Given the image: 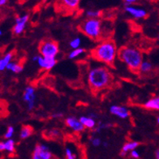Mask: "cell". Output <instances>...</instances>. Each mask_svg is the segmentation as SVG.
I'll return each instance as SVG.
<instances>
[{"label": "cell", "mask_w": 159, "mask_h": 159, "mask_svg": "<svg viewBox=\"0 0 159 159\" xmlns=\"http://www.w3.org/2000/svg\"><path fill=\"white\" fill-rule=\"evenodd\" d=\"M113 81V75L108 68L97 67L90 69L88 73V83L93 92L109 87Z\"/></svg>", "instance_id": "cell-1"}, {"label": "cell", "mask_w": 159, "mask_h": 159, "mask_svg": "<svg viewBox=\"0 0 159 159\" xmlns=\"http://www.w3.org/2000/svg\"><path fill=\"white\" fill-rule=\"evenodd\" d=\"M91 55L96 60L110 66H113L118 55V50L113 41L106 40L100 42L92 50Z\"/></svg>", "instance_id": "cell-2"}, {"label": "cell", "mask_w": 159, "mask_h": 159, "mask_svg": "<svg viewBox=\"0 0 159 159\" xmlns=\"http://www.w3.org/2000/svg\"><path fill=\"white\" fill-rule=\"evenodd\" d=\"M119 59L123 61L132 71H139V68L143 62V55L140 50L134 47L124 46L118 52Z\"/></svg>", "instance_id": "cell-3"}, {"label": "cell", "mask_w": 159, "mask_h": 159, "mask_svg": "<svg viewBox=\"0 0 159 159\" xmlns=\"http://www.w3.org/2000/svg\"><path fill=\"white\" fill-rule=\"evenodd\" d=\"M80 30L93 40H98L102 36V23L99 19H87L80 25Z\"/></svg>", "instance_id": "cell-4"}, {"label": "cell", "mask_w": 159, "mask_h": 159, "mask_svg": "<svg viewBox=\"0 0 159 159\" xmlns=\"http://www.w3.org/2000/svg\"><path fill=\"white\" fill-rule=\"evenodd\" d=\"M59 45L53 40H45L39 45L40 55L47 58H55L59 54Z\"/></svg>", "instance_id": "cell-5"}, {"label": "cell", "mask_w": 159, "mask_h": 159, "mask_svg": "<svg viewBox=\"0 0 159 159\" xmlns=\"http://www.w3.org/2000/svg\"><path fill=\"white\" fill-rule=\"evenodd\" d=\"M80 0H57L56 7L61 12L70 13L79 7Z\"/></svg>", "instance_id": "cell-6"}, {"label": "cell", "mask_w": 159, "mask_h": 159, "mask_svg": "<svg viewBox=\"0 0 159 159\" xmlns=\"http://www.w3.org/2000/svg\"><path fill=\"white\" fill-rule=\"evenodd\" d=\"M32 157L33 159H51L52 153L47 145L44 144H38L34 148Z\"/></svg>", "instance_id": "cell-7"}, {"label": "cell", "mask_w": 159, "mask_h": 159, "mask_svg": "<svg viewBox=\"0 0 159 159\" xmlns=\"http://www.w3.org/2000/svg\"><path fill=\"white\" fill-rule=\"evenodd\" d=\"M23 100L27 104L28 110L30 111H33L35 107L36 102L35 89L33 86H27L25 88L23 94Z\"/></svg>", "instance_id": "cell-8"}, {"label": "cell", "mask_w": 159, "mask_h": 159, "mask_svg": "<svg viewBox=\"0 0 159 159\" xmlns=\"http://www.w3.org/2000/svg\"><path fill=\"white\" fill-rule=\"evenodd\" d=\"M30 20V15L25 14L20 16H17L15 20V25L13 27V34L16 35H20L25 31L26 25Z\"/></svg>", "instance_id": "cell-9"}, {"label": "cell", "mask_w": 159, "mask_h": 159, "mask_svg": "<svg viewBox=\"0 0 159 159\" xmlns=\"http://www.w3.org/2000/svg\"><path fill=\"white\" fill-rule=\"evenodd\" d=\"M124 10L128 15L136 20L144 19L147 16V11L144 9L138 7H135L133 5H126Z\"/></svg>", "instance_id": "cell-10"}, {"label": "cell", "mask_w": 159, "mask_h": 159, "mask_svg": "<svg viewBox=\"0 0 159 159\" xmlns=\"http://www.w3.org/2000/svg\"><path fill=\"white\" fill-rule=\"evenodd\" d=\"M110 113L111 115H115L116 117L122 119H126L127 118L129 117L130 112L127 107L119 106V105H112L110 107Z\"/></svg>", "instance_id": "cell-11"}, {"label": "cell", "mask_w": 159, "mask_h": 159, "mask_svg": "<svg viewBox=\"0 0 159 159\" xmlns=\"http://www.w3.org/2000/svg\"><path fill=\"white\" fill-rule=\"evenodd\" d=\"M37 63L42 69L49 71V70L52 69L53 67H55L57 63V59L56 58H47V57H43L42 55H38Z\"/></svg>", "instance_id": "cell-12"}, {"label": "cell", "mask_w": 159, "mask_h": 159, "mask_svg": "<svg viewBox=\"0 0 159 159\" xmlns=\"http://www.w3.org/2000/svg\"><path fill=\"white\" fill-rule=\"evenodd\" d=\"M65 123H66L67 127H68L70 129L75 132H83L85 128L83 126V124L80 123V119H78L75 116H68L67 119H65Z\"/></svg>", "instance_id": "cell-13"}, {"label": "cell", "mask_w": 159, "mask_h": 159, "mask_svg": "<svg viewBox=\"0 0 159 159\" xmlns=\"http://www.w3.org/2000/svg\"><path fill=\"white\" fill-rule=\"evenodd\" d=\"M139 146V143L137 141H128L124 144V146L122 148L121 152H120V156L121 157H125L128 153H130L131 151L136 149V148Z\"/></svg>", "instance_id": "cell-14"}, {"label": "cell", "mask_w": 159, "mask_h": 159, "mask_svg": "<svg viewBox=\"0 0 159 159\" xmlns=\"http://www.w3.org/2000/svg\"><path fill=\"white\" fill-rule=\"evenodd\" d=\"M79 119L84 128H88V129H94L96 128L97 124H98L96 119H93L88 115L87 116H81Z\"/></svg>", "instance_id": "cell-15"}, {"label": "cell", "mask_w": 159, "mask_h": 159, "mask_svg": "<svg viewBox=\"0 0 159 159\" xmlns=\"http://www.w3.org/2000/svg\"><path fill=\"white\" fill-rule=\"evenodd\" d=\"M144 107L145 109L159 111V97H154L149 99L144 104Z\"/></svg>", "instance_id": "cell-16"}, {"label": "cell", "mask_w": 159, "mask_h": 159, "mask_svg": "<svg viewBox=\"0 0 159 159\" xmlns=\"http://www.w3.org/2000/svg\"><path fill=\"white\" fill-rule=\"evenodd\" d=\"M13 55H13L12 52L7 53L4 56L0 59V71H4L5 69H7V65L12 60Z\"/></svg>", "instance_id": "cell-17"}, {"label": "cell", "mask_w": 159, "mask_h": 159, "mask_svg": "<svg viewBox=\"0 0 159 159\" xmlns=\"http://www.w3.org/2000/svg\"><path fill=\"white\" fill-rule=\"evenodd\" d=\"M33 132H34V129H33L31 126L25 125L21 128L20 132V137L22 140L27 139L33 134Z\"/></svg>", "instance_id": "cell-18"}, {"label": "cell", "mask_w": 159, "mask_h": 159, "mask_svg": "<svg viewBox=\"0 0 159 159\" xmlns=\"http://www.w3.org/2000/svg\"><path fill=\"white\" fill-rule=\"evenodd\" d=\"M153 69V64L148 60H143L139 68L140 73H149Z\"/></svg>", "instance_id": "cell-19"}, {"label": "cell", "mask_w": 159, "mask_h": 159, "mask_svg": "<svg viewBox=\"0 0 159 159\" xmlns=\"http://www.w3.org/2000/svg\"><path fill=\"white\" fill-rule=\"evenodd\" d=\"M7 69L9 70V71H12L14 73H20L21 71H23V66L20 64V63H16V62H11L7 67Z\"/></svg>", "instance_id": "cell-20"}, {"label": "cell", "mask_w": 159, "mask_h": 159, "mask_svg": "<svg viewBox=\"0 0 159 159\" xmlns=\"http://www.w3.org/2000/svg\"><path fill=\"white\" fill-rule=\"evenodd\" d=\"M5 151L8 153H13L15 151V141L12 139H8L4 141Z\"/></svg>", "instance_id": "cell-21"}, {"label": "cell", "mask_w": 159, "mask_h": 159, "mask_svg": "<svg viewBox=\"0 0 159 159\" xmlns=\"http://www.w3.org/2000/svg\"><path fill=\"white\" fill-rule=\"evenodd\" d=\"M84 50L83 48H78V49H75V50H72L70 52V54L68 55V58L70 59H75L76 58H78L79 56L82 55L84 54Z\"/></svg>", "instance_id": "cell-22"}, {"label": "cell", "mask_w": 159, "mask_h": 159, "mask_svg": "<svg viewBox=\"0 0 159 159\" xmlns=\"http://www.w3.org/2000/svg\"><path fill=\"white\" fill-rule=\"evenodd\" d=\"M85 14L88 19H99V17L102 15V12L98 10H88Z\"/></svg>", "instance_id": "cell-23"}, {"label": "cell", "mask_w": 159, "mask_h": 159, "mask_svg": "<svg viewBox=\"0 0 159 159\" xmlns=\"http://www.w3.org/2000/svg\"><path fill=\"white\" fill-rule=\"evenodd\" d=\"M111 124H107V123H103V122H98V124H97L96 128H94V132L96 133H99L100 132L103 131V130H106L107 128H109L111 127Z\"/></svg>", "instance_id": "cell-24"}, {"label": "cell", "mask_w": 159, "mask_h": 159, "mask_svg": "<svg viewBox=\"0 0 159 159\" xmlns=\"http://www.w3.org/2000/svg\"><path fill=\"white\" fill-rule=\"evenodd\" d=\"M65 157H66V159H76L77 156H76V153L70 147H66V149H65Z\"/></svg>", "instance_id": "cell-25"}, {"label": "cell", "mask_w": 159, "mask_h": 159, "mask_svg": "<svg viewBox=\"0 0 159 159\" xmlns=\"http://www.w3.org/2000/svg\"><path fill=\"white\" fill-rule=\"evenodd\" d=\"M81 45V39L80 38H75L71 40L69 43V46L71 48H72V50H75V49L80 48V46Z\"/></svg>", "instance_id": "cell-26"}, {"label": "cell", "mask_w": 159, "mask_h": 159, "mask_svg": "<svg viewBox=\"0 0 159 159\" xmlns=\"http://www.w3.org/2000/svg\"><path fill=\"white\" fill-rule=\"evenodd\" d=\"M90 143L93 147H99L102 145V140H101L100 137H98V136H94V137H92L90 139Z\"/></svg>", "instance_id": "cell-27"}, {"label": "cell", "mask_w": 159, "mask_h": 159, "mask_svg": "<svg viewBox=\"0 0 159 159\" xmlns=\"http://www.w3.org/2000/svg\"><path fill=\"white\" fill-rule=\"evenodd\" d=\"M14 132H15V129L13 128L12 126H9L7 129V132L4 135V137L7 139V140H8V139H11V137L14 135Z\"/></svg>", "instance_id": "cell-28"}, {"label": "cell", "mask_w": 159, "mask_h": 159, "mask_svg": "<svg viewBox=\"0 0 159 159\" xmlns=\"http://www.w3.org/2000/svg\"><path fill=\"white\" fill-rule=\"evenodd\" d=\"M49 134L52 136V137H58V136H59L61 135V132L58 129H52L49 131Z\"/></svg>", "instance_id": "cell-29"}, {"label": "cell", "mask_w": 159, "mask_h": 159, "mask_svg": "<svg viewBox=\"0 0 159 159\" xmlns=\"http://www.w3.org/2000/svg\"><path fill=\"white\" fill-rule=\"evenodd\" d=\"M130 156H131L132 158L137 159L140 157V153H139L138 151L136 150V149H134V150H132L130 152Z\"/></svg>", "instance_id": "cell-30"}, {"label": "cell", "mask_w": 159, "mask_h": 159, "mask_svg": "<svg viewBox=\"0 0 159 159\" xmlns=\"http://www.w3.org/2000/svg\"><path fill=\"white\" fill-rule=\"evenodd\" d=\"M63 116V114L62 112H57V113H54L52 115V118H55V119H60Z\"/></svg>", "instance_id": "cell-31"}, {"label": "cell", "mask_w": 159, "mask_h": 159, "mask_svg": "<svg viewBox=\"0 0 159 159\" xmlns=\"http://www.w3.org/2000/svg\"><path fill=\"white\" fill-rule=\"evenodd\" d=\"M138 0H124V2H125L126 5H133V3L136 2Z\"/></svg>", "instance_id": "cell-32"}, {"label": "cell", "mask_w": 159, "mask_h": 159, "mask_svg": "<svg viewBox=\"0 0 159 159\" xmlns=\"http://www.w3.org/2000/svg\"><path fill=\"white\" fill-rule=\"evenodd\" d=\"M88 116H89V117L93 118V119H97L98 118V115H97L96 113H94V112H90V113L88 115Z\"/></svg>", "instance_id": "cell-33"}, {"label": "cell", "mask_w": 159, "mask_h": 159, "mask_svg": "<svg viewBox=\"0 0 159 159\" xmlns=\"http://www.w3.org/2000/svg\"><path fill=\"white\" fill-rule=\"evenodd\" d=\"M0 151H5L4 141H0Z\"/></svg>", "instance_id": "cell-34"}, {"label": "cell", "mask_w": 159, "mask_h": 159, "mask_svg": "<svg viewBox=\"0 0 159 159\" xmlns=\"http://www.w3.org/2000/svg\"><path fill=\"white\" fill-rule=\"evenodd\" d=\"M7 1H8V0H0V7L5 6V5L7 3Z\"/></svg>", "instance_id": "cell-35"}, {"label": "cell", "mask_w": 159, "mask_h": 159, "mask_svg": "<svg viewBox=\"0 0 159 159\" xmlns=\"http://www.w3.org/2000/svg\"><path fill=\"white\" fill-rule=\"evenodd\" d=\"M155 158L159 159V148H157L155 151Z\"/></svg>", "instance_id": "cell-36"}, {"label": "cell", "mask_w": 159, "mask_h": 159, "mask_svg": "<svg viewBox=\"0 0 159 159\" xmlns=\"http://www.w3.org/2000/svg\"><path fill=\"white\" fill-rule=\"evenodd\" d=\"M102 145L104 148H107V147H108L109 144H108V142H107V141H102Z\"/></svg>", "instance_id": "cell-37"}, {"label": "cell", "mask_w": 159, "mask_h": 159, "mask_svg": "<svg viewBox=\"0 0 159 159\" xmlns=\"http://www.w3.org/2000/svg\"><path fill=\"white\" fill-rule=\"evenodd\" d=\"M157 124H159V115L157 116Z\"/></svg>", "instance_id": "cell-38"}, {"label": "cell", "mask_w": 159, "mask_h": 159, "mask_svg": "<svg viewBox=\"0 0 159 159\" xmlns=\"http://www.w3.org/2000/svg\"><path fill=\"white\" fill-rule=\"evenodd\" d=\"M2 35V31L1 30H0V36Z\"/></svg>", "instance_id": "cell-39"}, {"label": "cell", "mask_w": 159, "mask_h": 159, "mask_svg": "<svg viewBox=\"0 0 159 159\" xmlns=\"http://www.w3.org/2000/svg\"><path fill=\"white\" fill-rule=\"evenodd\" d=\"M157 39H158V41H159V35H158V37H157Z\"/></svg>", "instance_id": "cell-40"}]
</instances>
